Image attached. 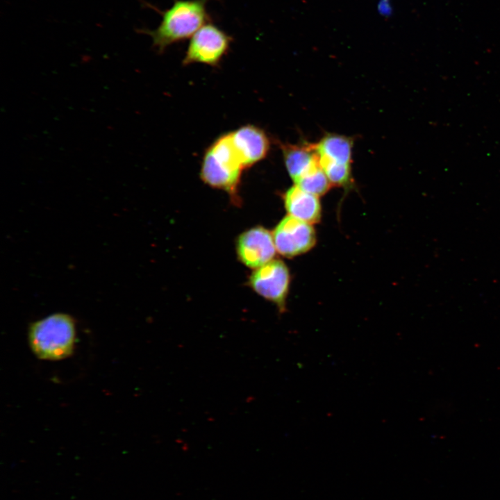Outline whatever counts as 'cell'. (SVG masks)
Here are the masks:
<instances>
[{
    "instance_id": "8",
    "label": "cell",
    "mask_w": 500,
    "mask_h": 500,
    "mask_svg": "<svg viewBox=\"0 0 500 500\" xmlns=\"http://www.w3.org/2000/svg\"><path fill=\"white\" fill-rule=\"evenodd\" d=\"M233 145L244 168H248L263 160L269 151V140L259 127L248 124L231 133Z\"/></svg>"
},
{
    "instance_id": "10",
    "label": "cell",
    "mask_w": 500,
    "mask_h": 500,
    "mask_svg": "<svg viewBox=\"0 0 500 500\" xmlns=\"http://www.w3.org/2000/svg\"><path fill=\"white\" fill-rule=\"evenodd\" d=\"M284 203L290 216L310 224L320 219L322 209L318 197L296 185L285 193Z\"/></svg>"
},
{
    "instance_id": "11",
    "label": "cell",
    "mask_w": 500,
    "mask_h": 500,
    "mask_svg": "<svg viewBox=\"0 0 500 500\" xmlns=\"http://www.w3.org/2000/svg\"><path fill=\"white\" fill-rule=\"evenodd\" d=\"M314 146L320 160L351 163L353 141L350 138L327 133Z\"/></svg>"
},
{
    "instance_id": "14",
    "label": "cell",
    "mask_w": 500,
    "mask_h": 500,
    "mask_svg": "<svg viewBox=\"0 0 500 500\" xmlns=\"http://www.w3.org/2000/svg\"><path fill=\"white\" fill-rule=\"evenodd\" d=\"M378 10L383 15H390L392 12L390 1L380 0L378 4Z\"/></svg>"
},
{
    "instance_id": "9",
    "label": "cell",
    "mask_w": 500,
    "mask_h": 500,
    "mask_svg": "<svg viewBox=\"0 0 500 500\" xmlns=\"http://www.w3.org/2000/svg\"><path fill=\"white\" fill-rule=\"evenodd\" d=\"M281 150L285 167L294 182L319 165L314 144H282Z\"/></svg>"
},
{
    "instance_id": "13",
    "label": "cell",
    "mask_w": 500,
    "mask_h": 500,
    "mask_svg": "<svg viewBox=\"0 0 500 500\" xmlns=\"http://www.w3.org/2000/svg\"><path fill=\"white\" fill-rule=\"evenodd\" d=\"M319 163L331 185H345L349 183L351 178L350 164L320 159Z\"/></svg>"
},
{
    "instance_id": "4",
    "label": "cell",
    "mask_w": 500,
    "mask_h": 500,
    "mask_svg": "<svg viewBox=\"0 0 500 500\" xmlns=\"http://www.w3.org/2000/svg\"><path fill=\"white\" fill-rule=\"evenodd\" d=\"M232 40L217 26L206 24L191 37L183 64L202 63L217 67L227 53Z\"/></svg>"
},
{
    "instance_id": "1",
    "label": "cell",
    "mask_w": 500,
    "mask_h": 500,
    "mask_svg": "<svg viewBox=\"0 0 500 500\" xmlns=\"http://www.w3.org/2000/svg\"><path fill=\"white\" fill-rule=\"evenodd\" d=\"M208 0H176L165 10L156 8L162 16L159 26L154 30L141 28L138 33L149 35L153 47L162 53L169 46L192 37L210 19L206 10Z\"/></svg>"
},
{
    "instance_id": "7",
    "label": "cell",
    "mask_w": 500,
    "mask_h": 500,
    "mask_svg": "<svg viewBox=\"0 0 500 500\" xmlns=\"http://www.w3.org/2000/svg\"><path fill=\"white\" fill-rule=\"evenodd\" d=\"M276 250L273 236L262 227L247 231L239 237L237 243L239 259L251 268L257 269L272 261Z\"/></svg>"
},
{
    "instance_id": "6",
    "label": "cell",
    "mask_w": 500,
    "mask_h": 500,
    "mask_svg": "<svg viewBox=\"0 0 500 500\" xmlns=\"http://www.w3.org/2000/svg\"><path fill=\"white\" fill-rule=\"evenodd\" d=\"M273 238L276 250L287 257L306 252L316 241L315 232L310 224L290 215L278 224Z\"/></svg>"
},
{
    "instance_id": "2",
    "label": "cell",
    "mask_w": 500,
    "mask_h": 500,
    "mask_svg": "<svg viewBox=\"0 0 500 500\" xmlns=\"http://www.w3.org/2000/svg\"><path fill=\"white\" fill-rule=\"evenodd\" d=\"M30 347L38 358L59 360L70 356L74 349L76 329L74 318L65 313H54L31 324Z\"/></svg>"
},
{
    "instance_id": "5",
    "label": "cell",
    "mask_w": 500,
    "mask_h": 500,
    "mask_svg": "<svg viewBox=\"0 0 500 500\" xmlns=\"http://www.w3.org/2000/svg\"><path fill=\"white\" fill-rule=\"evenodd\" d=\"M290 283L287 266L281 260H272L258 267L250 277L251 288L262 297L277 305L280 312L285 309Z\"/></svg>"
},
{
    "instance_id": "3",
    "label": "cell",
    "mask_w": 500,
    "mask_h": 500,
    "mask_svg": "<svg viewBox=\"0 0 500 500\" xmlns=\"http://www.w3.org/2000/svg\"><path fill=\"white\" fill-rule=\"evenodd\" d=\"M244 166L233 145L231 133L222 135L206 150L200 176L212 188L235 193Z\"/></svg>"
},
{
    "instance_id": "12",
    "label": "cell",
    "mask_w": 500,
    "mask_h": 500,
    "mask_svg": "<svg viewBox=\"0 0 500 500\" xmlns=\"http://www.w3.org/2000/svg\"><path fill=\"white\" fill-rule=\"evenodd\" d=\"M294 183L303 190L317 197L326 193L331 185L320 163Z\"/></svg>"
}]
</instances>
